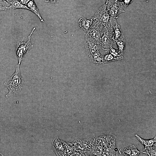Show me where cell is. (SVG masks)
I'll return each mask as SVG.
<instances>
[{
  "instance_id": "19",
  "label": "cell",
  "mask_w": 156,
  "mask_h": 156,
  "mask_svg": "<svg viewBox=\"0 0 156 156\" xmlns=\"http://www.w3.org/2000/svg\"><path fill=\"white\" fill-rule=\"evenodd\" d=\"M103 57L104 63H107L112 61H116L114 57L109 53Z\"/></svg>"
},
{
  "instance_id": "15",
  "label": "cell",
  "mask_w": 156,
  "mask_h": 156,
  "mask_svg": "<svg viewBox=\"0 0 156 156\" xmlns=\"http://www.w3.org/2000/svg\"><path fill=\"white\" fill-rule=\"evenodd\" d=\"M117 44L118 51L120 54L123 56L125 52V37L122 39L116 41Z\"/></svg>"
},
{
  "instance_id": "3",
  "label": "cell",
  "mask_w": 156,
  "mask_h": 156,
  "mask_svg": "<svg viewBox=\"0 0 156 156\" xmlns=\"http://www.w3.org/2000/svg\"><path fill=\"white\" fill-rule=\"evenodd\" d=\"M35 29V27L33 28L27 39L23 37L16 42V51L18 62V64L20 66L25 55L28 53L33 47L31 44L30 40L31 36Z\"/></svg>"
},
{
  "instance_id": "4",
  "label": "cell",
  "mask_w": 156,
  "mask_h": 156,
  "mask_svg": "<svg viewBox=\"0 0 156 156\" xmlns=\"http://www.w3.org/2000/svg\"><path fill=\"white\" fill-rule=\"evenodd\" d=\"M106 24L94 18L90 29L87 32H85V35L94 40L100 45V38Z\"/></svg>"
},
{
  "instance_id": "1",
  "label": "cell",
  "mask_w": 156,
  "mask_h": 156,
  "mask_svg": "<svg viewBox=\"0 0 156 156\" xmlns=\"http://www.w3.org/2000/svg\"><path fill=\"white\" fill-rule=\"evenodd\" d=\"M23 83L24 80L21 75L20 66L17 64L14 73L4 82V85L9 90L5 97L8 98L19 93L23 88Z\"/></svg>"
},
{
  "instance_id": "23",
  "label": "cell",
  "mask_w": 156,
  "mask_h": 156,
  "mask_svg": "<svg viewBox=\"0 0 156 156\" xmlns=\"http://www.w3.org/2000/svg\"><path fill=\"white\" fill-rule=\"evenodd\" d=\"M31 0H20V2L22 4L26 5L27 3Z\"/></svg>"
},
{
  "instance_id": "17",
  "label": "cell",
  "mask_w": 156,
  "mask_h": 156,
  "mask_svg": "<svg viewBox=\"0 0 156 156\" xmlns=\"http://www.w3.org/2000/svg\"><path fill=\"white\" fill-rule=\"evenodd\" d=\"M117 149L107 148L105 151L103 152L102 156L117 155Z\"/></svg>"
},
{
  "instance_id": "24",
  "label": "cell",
  "mask_w": 156,
  "mask_h": 156,
  "mask_svg": "<svg viewBox=\"0 0 156 156\" xmlns=\"http://www.w3.org/2000/svg\"><path fill=\"white\" fill-rule=\"evenodd\" d=\"M46 2L50 3H56L57 0H44Z\"/></svg>"
},
{
  "instance_id": "14",
  "label": "cell",
  "mask_w": 156,
  "mask_h": 156,
  "mask_svg": "<svg viewBox=\"0 0 156 156\" xmlns=\"http://www.w3.org/2000/svg\"><path fill=\"white\" fill-rule=\"evenodd\" d=\"M90 61L96 64L104 63L103 57L98 51L92 55L90 57Z\"/></svg>"
},
{
  "instance_id": "5",
  "label": "cell",
  "mask_w": 156,
  "mask_h": 156,
  "mask_svg": "<svg viewBox=\"0 0 156 156\" xmlns=\"http://www.w3.org/2000/svg\"><path fill=\"white\" fill-rule=\"evenodd\" d=\"M121 3L117 0H106L107 10L110 16L116 18L120 14L125 12Z\"/></svg>"
},
{
  "instance_id": "9",
  "label": "cell",
  "mask_w": 156,
  "mask_h": 156,
  "mask_svg": "<svg viewBox=\"0 0 156 156\" xmlns=\"http://www.w3.org/2000/svg\"><path fill=\"white\" fill-rule=\"evenodd\" d=\"M94 17H83L78 21L79 28L85 32H87L90 27L93 20Z\"/></svg>"
},
{
  "instance_id": "8",
  "label": "cell",
  "mask_w": 156,
  "mask_h": 156,
  "mask_svg": "<svg viewBox=\"0 0 156 156\" xmlns=\"http://www.w3.org/2000/svg\"><path fill=\"white\" fill-rule=\"evenodd\" d=\"M109 22L113 29L115 41L125 38L120 25L117 23L116 18L110 16Z\"/></svg>"
},
{
  "instance_id": "26",
  "label": "cell",
  "mask_w": 156,
  "mask_h": 156,
  "mask_svg": "<svg viewBox=\"0 0 156 156\" xmlns=\"http://www.w3.org/2000/svg\"><path fill=\"white\" fill-rule=\"evenodd\" d=\"M118 1H124V0H117Z\"/></svg>"
},
{
  "instance_id": "18",
  "label": "cell",
  "mask_w": 156,
  "mask_h": 156,
  "mask_svg": "<svg viewBox=\"0 0 156 156\" xmlns=\"http://www.w3.org/2000/svg\"><path fill=\"white\" fill-rule=\"evenodd\" d=\"M155 147L144 148L143 151V153H144L149 156H156V149Z\"/></svg>"
},
{
  "instance_id": "16",
  "label": "cell",
  "mask_w": 156,
  "mask_h": 156,
  "mask_svg": "<svg viewBox=\"0 0 156 156\" xmlns=\"http://www.w3.org/2000/svg\"><path fill=\"white\" fill-rule=\"evenodd\" d=\"M109 51V53L116 60H121L123 59V56L120 54L118 50L115 49L112 47Z\"/></svg>"
},
{
  "instance_id": "6",
  "label": "cell",
  "mask_w": 156,
  "mask_h": 156,
  "mask_svg": "<svg viewBox=\"0 0 156 156\" xmlns=\"http://www.w3.org/2000/svg\"><path fill=\"white\" fill-rule=\"evenodd\" d=\"M84 44L87 54L89 57L101 49L99 43L86 35H85Z\"/></svg>"
},
{
  "instance_id": "10",
  "label": "cell",
  "mask_w": 156,
  "mask_h": 156,
  "mask_svg": "<svg viewBox=\"0 0 156 156\" xmlns=\"http://www.w3.org/2000/svg\"><path fill=\"white\" fill-rule=\"evenodd\" d=\"M119 152L120 154H124L126 156H138L140 153H143V151H139L134 145H131L128 147L121 148Z\"/></svg>"
},
{
  "instance_id": "2",
  "label": "cell",
  "mask_w": 156,
  "mask_h": 156,
  "mask_svg": "<svg viewBox=\"0 0 156 156\" xmlns=\"http://www.w3.org/2000/svg\"><path fill=\"white\" fill-rule=\"evenodd\" d=\"M113 29L109 22L103 30L100 39L101 49L105 51H109L113 44H116Z\"/></svg>"
},
{
  "instance_id": "20",
  "label": "cell",
  "mask_w": 156,
  "mask_h": 156,
  "mask_svg": "<svg viewBox=\"0 0 156 156\" xmlns=\"http://www.w3.org/2000/svg\"><path fill=\"white\" fill-rule=\"evenodd\" d=\"M0 5L7 7L9 6L10 4L5 0H0Z\"/></svg>"
},
{
  "instance_id": "21",
  "label": "cell",
  "mask_w": 156,
  "mask_h": 156,
  "mask_svg": "<svg viewBox=\"0 0 156 156\" xmlns=\"http://www.w3.org/2000/svg\"><path fill=\"white\" fill-rule=\"evenodd\" d=\"M134 0H124L123 4L125 7H127L131 3H132Z\"/></svg>"
},
{
  "instance_id": "13",
  "label": "cell",
  "mask_w": 156,
  "mask_h": 156,
  "mask_svg": "<svg viewBox=\"0 0 156 156\" xmlns=\"http://www.w3.org/2000/svg\"><path fill=\"white\" fill-rule=\"evenodd\" d=\"M10 3V5L8 7V10L23 9L30 10L26 5L22 4L18 0H13Z\"/></svg>"
},
{
  "instance_id": "22",
  "label": "cell",
  "mask_w": 156,
  "mask_h": 156,
  "mask_svg": "<svg viewBox=\"0 0 156 156\" xmlns=\"http://www.w3.org/2000/svg\"><path fill=\"white\" fill-rule=\"evenodd\" d=\"M8 7L0 5V11L8 10Z\"/></svg>"
},
{
  "instance_id": "11",
  "label": "cell",
  "mask_w": 156,
  "mask_h": 156,
  "mask_svg": "<svg viewBox=\"0 0 156 156\" xmlns=\"http://www.w3.org/2000/svg\"><path fill=\"white\" fill-rule=\"evenodd\" d=\"M26 6L31 11L36 14L38 17L40 21L44 22V21L40 14L36 4L34 0L30 1L27 4Z\"/></svg>"
},
{
  "instance_id": "25",
  "label": "cell",
  "mask_w": 156,
  "mask_h": 156,
  "mask_svg": "<svg viewBox=\"0 0 156 156\" xmlns=\"http://www.w3.org/2000/svg\"><path fill=\"white\" fill-rule=\"evenodd\" d=\"M13 0H7L8 2L10 3Z\"/></svg>"
},
{
  "instance_id": "7",
  "label": "cell",
  "mask_w": 156,
  "mask_h": 156,
  "mask_svg": "<svg viewBox=\"0 0 156 156\" xmlns=\"http://www.w3.org/2000/svg\"><path fill=\"white\" fill-rule=\"evenodd\" d=\"M94 17V19L105 24L109 23L110 16L107 10L106 3L98 9Z\"/></svg>"
},
{
  "instance_id": "12",
  "label": "cell",
  "mask_w": 156,
  "mask_h": 156,
  "mask_svg": "<svg viewBox=\"0 0 156 156\" xmlns=\"http://www.w3.org/2000/svg\"><path fill=\"white\" fill-rule=\"evenodd\" d=\"M135 136L141 143L144 146V148L152 147L156 142V136L152 139L144 140L141 138L137 134H135Z\"/></svg>"
},
{
  "instance_id": "27",
  "label": "cell",
  "mask_w": 156,
  "mask_h": 156,
  "mask_svg": "<svg viewBox=\"0 0 156 156\" xmlns=\"http://www.w3.org/2000/svg\"><path fill=\"white\" fill-rule=\"evenodd\" d=\"M5 1H6L7 2H8V1H7V0H5Z\"/></svg>"
}]
</instances>
